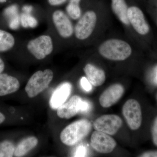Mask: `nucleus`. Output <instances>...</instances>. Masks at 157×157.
Listing matches in <instances>:
<instances>
[{
  "label": "nucleus",
  "mask_w": 157,
  "mask_h": 157,
  "mask_svg": "<svg viewBox=\"0 0 157 157\" xmlns=\"http://www.w3.org/2000/svg\"><path fill=\"white\" fill-rule=\"evenodd\" d=\"M101 56L110 60L120 61L128 58L132 52L131 45L124 40L112 39L106 40L99 46Z\"/></svg>",
  "instance_id": "f257e3e1"
},
{
  "label": "nucleus",
  "mask_w": 157,
  "mask_h": 157,
  "mask_svg": "<svg viewBox=\"0 0 157 157\" xmlns=\"http://www.w3.org/2000/svg\"><path fill=\"white\" fill-rule=\"evenodd\" d=\"M91 123L87 119L74 122L62 131L60 138L64 144L73 146L86 137L92 129Z\"/></svg>",
  "instance_id": "f03ea898"
},
{
  "label": "nucleus",
  "mask_w": 157,
  "mask_h": 157,
  "mask_svg": "<svg viewBox=\"0 0 157 157\" xmlns=\"http://www.w3.org/2000/svg\"><path fill=\"white\" fill-rule=\"evenodd\" d=\"M52 70L46 69L39 70L34 73L29 79L25 87V90L29 98H33L42 93L48 87L53 79Z\"/></svg>",
  "instance_id": "7ed1b4c3"
},
{
  "label": "nucleus",
  "mask_w": 157,
  "mask_h": 157,
  "mask_svg": "<svg viewBox=\"0 0 157 157\" xmlns=\"http://www.w3.org/2000/svg\"><path fill=\"white\" fill-rule=\"evenodd\" d=\"M98 16L95 11H86L78 19L74 27V33L77 39L84 40L89 38L95 28Z\"/></svg>",
  "instance_id": "20e7f679"
},
{
  "label": "nucleus",
  "mask_w": 157,
  "mask_h": 157,
  "mask_svg": "<svg viewBox=\"0 0 157 157\" xmlns=\"http://www.w3.org/2000/svg\"><path fill=\"white\" fill-rule=\"evenodd\" d=\"M27 48L36 59L42 60L53 51V42L50 36L42 35L30 40L27 45Z\"/></svg>",
  "instance_id": "39448f33"
},
{
  "label": "nucleus",
  "mask_w": 157,
  "mask_h": 157,
  "mask_svg": "<svg viewBox=\"0 0 157 157\" xmlns=\"http://www.w3.org/2000/svg\"><path fill=\"white\" fill-rule=\"evenodd\" d=\"M122 113L128 125L132 130H137L142 123V112L138 101L129 99L125 102L122 108Z\"/></svg>",
  "instance_id": "423d86ee"
},
{
  "label": "nucleus",
  "mask_w": 157,
  "mask_h": 157,
  "mask_svg": "<svg viewBox=\"0 0 157 157\" xmlns=\"http://www.w3.org/2000/svg\"><path fill=\"white\" fill-rule=\"evenodd\" d=\"M122 124V120L118 116L106 114L97 118L94 122V127L96 131L113 135L117 133Z\"/></svg>",
  "instance_id": "0eeeda50"
},
{
  "label": "nucleus",
  "mask_w": 157,
  "mask_h": 157,
  "mask_svg": "<svg viewBox=\"0 0 157 157\" xmlns=\"http://www.w3.org/2000/svg\"><path fill=\"white\" fill-rule=\"evenodd\" d=\"M92 147L100 153H111L116 147V142L109 135L99 131L93 132L90 139Z\"/></svg>",
  "instance_id": "6e6552de"
},
{
  "label": "nucleus",
  "mask_w": 157,
  "mask_h": 157,
  "mask_svg": "<svg viewBox=\"0 0 157 157\" xmlns=\"http://www.w3.org/2000/svg\"><path fill=\"white\" fill-rule=\"evenodd\" d=\"M54 25L59 36L68 39L74 33V28L69 17L62 10H56L52 15Z\"/></svg>",
  "instance_id": "1a4fd4ad"
},
{
  "label": "nucleus",
  "mask_w": 157,
  "mask_h": 157,
  "mask_svg": "<svg viewBox=\"0 0 157 157\" xmlns=\"http://www.w3.org/2000/svg\"><path fill=\"white\" fill-rule=\"evenodd\" d=\"M128 17L129 24L140 35H145L149 31V26L147 22L143 12L139 8L132 6L128 11Z\"/></svg>",
  "instance_id": "9d476101"
},
{
  "label": "nucleus",
  "mask_w": 157,
  "mask_h": 157,
  "mask_svg": "<svg viewBox=\"0 0 157 157\" xmlns=\"http://www.w3.org/2000/svg\"><path fill=\"white\" fill-rule=\"evenodd\" d=\"M124 91V88L121 85L118 83L112 85L101 94L99 98L100 104L104 108L111 107L120 100Z\"/></svg>",
  "instance_id": "9b49d317"
},
{
  "label": "nucleus",
  "mask_w": 157,
  "mask_h": 157,
  "mask_svg": "<svg viewBox=\"0 0 157 157\" xmlns=\"http://www.w3.org/2000/svg\"><path fill=\"white\" fill-rule=\"evenodd\" d=\"M81 98L78 96H74L70 98L67 103H64L59 107L57 114L61 118L69 119L80 112Z\"/></svg>",
  "instance_id": "f8f14e48"
},
{
  "label": "nucleus",
  "mask_w": 157,
  "mask_h": 157,
  "mask_svg": "<svg viewBox=\"0 0 157 157\" xmlns=\"http://www.w3.org/2000/svg\"><path fill=\"white\" fill-rule=\"evenodd\" d=\"M72 86L70 83L64 82L57 88L51 98L49 104L53 109H57L67 100L71 94Z\"/></svg>",
  "instance_id": "ddd939ff"
},
{
  "label": "nucleus",
  "mask_w": 157,
  "mask_h": 157,
  "mask_svg": "<svg viewBox=\"0 0 157 157\" xmlns=\"http://www.w3.org/2000/svg\"><path fill=\"white\" fill-rule=\"evenodd\" d=\"M20 82L14 76L6 73L0 74V96H4L15 92L19 89Z\"/></svg>",
  "instance_id": "4468645a"
},
{
  "label": "nucleus",
  "mask_w": 157,
  "mask_h": 157,
  "mask_svg": "<svg viewBox=\"0 0 157 157\" xmlns=\"http://www.w3.org/2000/svg\"><path fill=\"white\" fill-rule=\"evenodd\" d=\"M84 73L88 80L94 86H99L104 83L106 75L104 70L97 67L92 64H87L85 66Z\"/></svg>",
  "instance_id": "2eb2a0df"
},
{
  "label": "nucleus",
  "mask_w": 157,
  "mask_h": 157,
  "mask_svg": "<svg viewBox=\"0 0 157 157\" xmlns=\"http://www.w3.org/2000/svg\"><path fill=\"white\" fill-rule=\"evenodd\" d=\"M111 8L121 22L125 25H129L128 17V8L125 0H111Z\"/></svg>",
  "instance_id": "dca6fc26"
},
{
  "label": "nucleus",
  "mask_w": 157,
  "mask_h": 157,
  "mask_svg": "<svg viewBox=\"0 0 157 157\" xmlns=\"http://www.w3.org/2000/svg\"><path fill=\"white\" fill-rule=\"evenodd\" d=\"M38 143V140L36 137L31 136L25 138L15 147L14 155L17 157L25 155L36 146Z\"/></svg>",
  "instance_id": "f3484780"
},
{
  "label": "nucleus",
  "mask_w": 157,
  "mask_h": 157,
  "mask_svg": "<svg viewBox=\"0 0 157 157\" xmlns=\"http://www.w3.org/2000/svg\"><path fill=\"white\" fill-rule=\"evenodd\" d=\"M15 44L14 36L9 32L0 29V52L10 50Z\"/></svg>",
  "instance_id": "a211bd4d"
},
{
  "label": "nucleus",
  "mask_w": 157,
  "mask_h": 157,
  "mask_svg": "<svg viewBox=\"0 0 157 157\" xmlns=\"http://www.w3.org/2000/svg\"><path fill=\"white\" fill-rule=\"evenodd\" d=\"M81 0H70L66 7V11L68 16L72 19L76 20L81 16V10L79 4Z\"/></svg>",
  "instance_id": "6ab92c4d"
},
{
  "label": "nucleus",
  "mask_w": 157,
  "mask_h": 157,
  "mask_svg": "<svg viewBox=\"0 0 157 157\" xmlns=\"http://www.w3.org/2000/svg\"><path fill=\"white\" fill-rule=\"evenodd\" d=\"M15 147L11 141L0 142V157H11L14 155Z\"/></svg>",
  "instance_id": "aec40b11"
},
{
  "label": "nucleus",
  "mask_w": 157,
  "mask_h": 157,
  "mask_svg": "<svg viewBox=\"0 0 157 157\" xmlns=\"http://www.w3.org/2000/svg\"><path fill=\"white\" fill-rule=\"evenodd\" d=\"M5 14L9 18V21L14 19L18 16L17 7L14 6H10L5 10Z\"/></svg>",
  "instance_id": "412c9836"
},
{
  "label": "nucleus",
  "mask_w": 157,
  "mask_h": 157,
  "mask_svg": "<svg viewBox=\"0 0 157 157\" xmlns=\"http://www.w3.org/2000/svg\"><path fill=\"white\" fill-rule=\"evenodd\" d=\"M80 83L82 87L86 92H90L92 89V85L91 84L86 77L84 76L82 77L80 79Z\"/></svg>",
  "instance_id": "4be33fe9"
},
{
  "label": "nucleus",
  "mask_w": 157,
  "mask_h": 157,
  "mask_svg": "<svg viewBox=\"0 0 157 157\" xmlns=\"http://www.w3.org/2000/svg\"><path fill=\"white\" fill-rule=\"evenodd\" d=\"M87 150L84 146H78L74 153V157H84L87 153Z\"/></svg>",
  "instance_id": "5701e85b"
},
{
  "label": "nucleus",
  "mask_w": 157,
  "mask_h": 157,
  "mask_svg": "<svg viewBox=\"0 0 157 157\" xmlns=\"http://www.w3.org/2000/svg\"><path fill=\"white\" fill-rule=\"evenodd\" d=\"M152 136L153 143L157 146V117L154 122L152 128Z\"/></svg>",
  "instance_id": "b1692460"
},
{
  "label": "nucleus",
  "mask_w": 157,
  "mask_h": 157,
  "mask_svg": "<svg viewBox=\"0 0 157 157\" xmlns=\"http://www.w3.org/2000/svg\"><path fill=\"white\" fill-rule=\"evenodd\" d=\"M27 19L29 27L34 28L38 25V21L36 19L29 14H28Z\"/></svg>",
  "instance_id": "393cba45"
},
{
  "label": "nucleus",
  "mask_w": 157,
  "mask_h": 157,
  "mask_svg": "<svg viewBox=\"0 0 157 157\" xmlns=\"http://www.w3.org/2000/svg\"><path fill=\"white\" fill-rule=\"evenodd\" d=\"M91 104L87 101H82L81 105V110L80 112H86L88 111L91 108Z\"/></svg>",
  "instance_id": "a878e982"
},
{
  "label": "nucleus",
  "mask_w": 157,
  "mask_h": 157,
  "mask_svg": "<svg viewBox=\"0 0 157 157\" xmlns=\"http://www.w3.org/2000/svg\"><path fill=\"white\" fill-rule=\"evenodd\" d=\"M27 15L28 14H26V13H23L21 15L20 18L21 24L22 27H23L24 28H25L29 27L27 23Z\"/></svg>",
  "instance_id": "bb28decb"
},
{
  "label": "nucleus",
  "mask_w": 157,
  "mask_h": 157,
  "mask_svg": "<svg viewBox=\"0 0 157 157\" xmlns=\"http://www.w3.org/2000/svg\"><path fill=\"white\" fill-rule=\"evenodd\" d=\"M67 0H48V4L52 6H61L64 4Z\"/></svg>",
  "instance_id": "cd10ccee"
},
{
  "label": "nucleus",
  "mask_w": 157,
  "mask_h": 157,
  "mask_svg": "<svg viewBox=\"0 0 157 157\" xmlns=\"http://www.w3.org/2000/svg\"><path fill=\"white\" fill-rule=\"evenodd\" d=\"M151 81L155 85L157 86V66L154 69L152 74Z\"/></svg>",
  "instance_id": "c85d7f7f"
},
{
  "label": "nucleus",
  "mask_w": 157,
  "mask_h": 157,
  "mask_svg": "<svg viewBox=\"0 0 157 157\" xmlns=\"http://www.w3.org/2000/svg\"><path fill=\"white\" fill-rule=\"evenodd\" d=\"M142 157H157V151L146 152L140 155Z\"/></svg>",
  "instance_id": "c756f323"
},
{
  "label": "nucleus",
  "mask_w": 157,
  "mask_h": 157,
  "mask_svg": "<svg viewBox=\"0 0 157 157\" xmlns=\"http://www.w3.org/2000/svg\"><path fill=\"white\" fill-rule=\"evenodd\" d=\"M33 8L31 6H25L23 8V11L25 12L26 14H29V13H30L32 11Z\"/></svg>",
  "instance_id": "7c9ffc66"
},
{
  "label": "nucleus",
  "mask_w": 157,
  "mask_h": 157,
  "mask_svg": "<svg viewBox=\"0 0 157 157\" xmlns=\"http://www.w3.org/2000/svg\"><path fill=\"white\" fill-rule=\"evenodd\" d=\"M5 69V63L2 59L0 58V74L4 71Z\"/></svg>",
  "instance_id": "2f4dec72"
},
{
  "label": "nucleus",
  "mask_w": 157,
  "mask_h": 157,
  "mask_svg": "<svg viewBox=\"0 0 157 157\" xmlns=\"http://www.w3.org/2000/svg\"><path fill=\"white\" fill-rule=\"evenodd\" d=\"M5 120H6V117L5 115L2 113L0 112V124L2 123Z\"/></svg>",
  "instance_id": "473e14b6"
},
{
  "label": "nucleus",
  "mask_w": 157,
  "mask_h": 157,
  "mask_svg": "<svg viewBox=\"0 0 157 157\" xmlns=\"http://www.w3.org/2000/svg\"><path fill=\"white\" fill-rule=\"evenodd\" d=\"M7 0H0V3H4L6 2Z\"/></svg>",
  "instance_id": "72a5a7b5"
}]
</instances>
